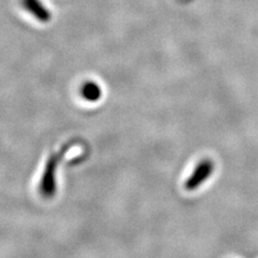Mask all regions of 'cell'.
<instances>
[{
	"label": "cell",
	"mask_w": 258,
	"mask_h": 258,
	"mask_svg": "<svg viewBox=\"0 0 258 258\" xmlns=\"http://www.w3.org/2000/svg\"><path fill=\"white\" fill-rule=\"evenodd\" d=\"M71 142L64 144L63 147L57 152L54 153L48 158L44 171L40 183V191L45 198H51L56 192V169H57L60 160L66 154V152L71 148Z\"/></svg>",
	"instance_id": "obj_1"
},
{
	"label": "cell",
	"mask_w": 258,
	"mask_h": 258,
	"mask_svg": "<svg viewBox=\"0 0 258 258\" xmlns=\"http://www.w3.org/2000/svg\"><path fill=\"white\" fill-rule=\"evenodd\" d=\"M214 170V163L211 159H204L194 169L191 175L185 182V188L189 191L196 190L200 187L210 176L212 175Z\"/></svg>",
	"instance_id": "obj_2"
},
{
	"label": "cell",
	"mask_w": 258,
	"mask_h": 258,
	"mask_svg": "<svg viewBox=\"0 0 258 258\" xmlns=\"http://www.w3.org/2000/svg\"><path fill=\"white\" fill-rule=\"evenodd\" d=\"M24 9L27 10L38 21L46 23L51 20V13L40 0H22Z\"/></svg>",
	"instance_id": "obj_3"
},
{
	"label": "cell",
	"mask_w": 258,
	"mask_h": 258,
	"mask_svg": "<svg viewBox=\"0 0 258 258\" xmlns=\"http://www.w3.org/2000/svg\"><path fill=\"white\" fill-rule=\"evenodd\" d=\"M81 93H82L83 98H85L87 101L93 102V101H97L100 99L101 88L99 87L98 84L95 82H86L83 84Z\"/></svg>",
	"instance_id": "obj_4"
}]
</instances>
